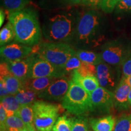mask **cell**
Wrapping results in <instances>:
<instances>
[{
	"label": "cell",
	"instance_id": "cell-1",
	"mask_svg": "<svg viewBox=\"0 0 131 131\" xmlns=\"http://www.w3.org/2000/svg\"><path fill=\"white\" fill-rule=\"evenodd\" d=\"M106 39L105 24L96 9L81 12L71 46L74 49L96 50L100 49Z\"/></svg>",
	"mask_w": 131,
	"mask_h": 131
},
{
	"label": "cell",
	"instance_id": "cell-2",
	"mask_svg": "<svg viewBox=\"0 0 131 131\" xmlns=\"http://www.w3.org/2000/svg\"><path fill=\"white\" fill-rule=\"evenodd\" d=\"M81 12L76 9L61 10L46 19L42 34L46 41L62 42L71 45Z\"/></svg>",
	"mask_w": 131,
	"mask_h": 131
},
{
	"label": "cell",
	"instance_id": "cell-3",
	"mask_svg": "<svg viewBox=\"0 0 131 131\" xmlns=\"http://www.w3.org/2000/svg\"><path fill=\"white\" fill-rule=\"evenodd\" d=\"M8 19L14 27L16 42L34 46L41 42L42 29L35 11L30 9L10 12Z\"/></svg>",
	"mask_w": 131,
	"mask_h": 131
},
{
	"label": "cell",
	"instance_id": "cell-4",
	"mask_svg": "<svg viewBox=\"0 0 131 131\" xmlns=\"http://www.w3.org/2000/svg\"><path fill=\"white\" fill-rule=\"evenodd\" d=\"M62 107L77 116L92 112L91 94L71 80L68 92L62 100Z\"/></svg>",
	"mask_w": 131,
	"mask_h": 131
},
{
	"label": "cell",
	"instance_id": "cell-5",
	"mask_svg": "<svg viewBox=\"0 0 131 131\" xmlns=\"http://www.w3.org/2000/svg\"><path fill=\"white\" fill-rule=\"evenodd\" d=\"M37 53L42 58L59 68H63L76 50L69 44L62 42H40Z\"/></svg>",
	"mask_w": 131,
	"mask_h": 131
},
{
	"label": "cell",
	"instance_id": "cell-6",
	"mask_svg": "<svg viewBox=\"0 0 131 131\" xmlns=\"http://www.w3.org/2000/svg\"><path fill=\"white\" fill-rule=\"evenodd\" d=\"M103 61L115 66H122L131 54V41L124 38L107 41L100 48Z\"/></svg>",
	"mask_w": 131,
	"mask_h": 131
},
{
	"label": "cell",
	"instance_id": "cell-7",
	"mask_svg": "<svg viewBox=\"0 0 131 131\" xmlns=\"http://www.w3.org/2000/svg\"><path fill=\"white\" fill-rule=\"evenodd\" d=\"M33 106L35 128L38 131L51 130L59 117V106L42 101H35Z\"/></svg>",
	"mask_w": 131,
	"mask_h": 131
},
{
	"label": "cell",
	"instance_id": "cell-8",
	"mask_svg": "<svg viewBox=\"0 0 131 131\" xmlns=\"http://www.w3.org/2000/svg\"><path fill=\"white\" fill-rule=\"evenodd\" d=\"M31 62L29 78L39 77L60 78L66 76L63 68L52 64L42 58L38 53L30 55Z\"/></svg>",
	"mask_w": 131,
	"mask_h": 131
},
{
	"label": "cell",
	"instance_id": "cell-9",
	"mask_svg": "<svg viewBox=\"0 0 131 131\" xmlns=\"http://www.w3.org/2000/svg\"><path fill=\"white\" fill-rule=\"evenodd\" d=\"M96 66L100 86L114 92L122 77V66H115L103 61Z\"/></svg>",
	"mask_w": 131,
	"mask_h": 131
},
{
	"label": "cell",
	"instance_id": "cell-10",
	"mask_svg": "<svg viewBox=\"0 0 131 131\" xmlns=\"http://www.w3.org/2000/svg\"><path fill=\"white\" fill-rule=\"evenodd\" d=\"M92 112L107 114L114 107V93L99 86L91 94Z\"/></svg>",
	"mask_w": 131,
	"mask_h": 131
},
{
	"label": "cell",
	"instance_id": "cell-11",
	"mask_svg": "<svg viewBox=\"0 0 131 131\" xmlns=\"http://www.w3.org/2000/svg\"><path fill=\"white\" fill-rule=\"evenodd\" d=\"M69 78L64 76L57 78L45 91L38 95V97L50 101H62L69 88Z\"/></svg>",
	"mask_w": 131,
	"mask_h": 131
},
{
	"label": "cell",
	"instance_id": "cell-12",
	"mask_svg": "<svg viewBox=\"0 0 131 131\" xmlns=\"http://www.w3.org/2000/svg\"><path fill=\"white\" fill-rule=\"evenodd\" d=\"M1 61H8L21 60L33 54V46L19 42H12L1 46Z\"/></svg>",
	"mask_w": 131,
	"mask_h": 131
},
{
	"label": "cell",
	"instance_id": "cell-13",
	"mask_svg": "<svg viewBox=\"0 0 131 131\" xmlns=\"http://www.w3.org/2000/svg\"><path fill=\"white\" fill-rule=\"evenodd\" d=\"M131 89L125 78L122 77L118 86L114 91V107L118 111H128L130 106L128 96Z\"/></svg>",
	"mask_w": 131,
	"mask_h": 131
},
{
	"label": "cell",
	"instance_id": "cell-14",
	"mask_svg": "<svg viewBox=\"0 0 131 131\" xmlns=\"http://www.w3.org/2000/svg\"><path fill=\"white\" fill-rule=\"evenodd\" d=\"M30 55L21 60L5 61L7 63L10 72L23 82L29 78L31 62Z\"/></svg>",
	"mask_w": 131,
	"mask_h": 131
},
{
	"label": "cell",
	"instance_id": "cell-15",
	"mask_svg": "<svg viewBox=\"0 0 131 131\" xmlns=\"http://www.w3.org/2000/svg\"><path fill=\"white\" fill-rule=\"evenodd\" d=\"M71 80L83 87L84 89L91 94L100 86L99 82L96 76H88L83 77L79 74L77 70H73L72 73Z\"/></svg>",
	"mask_w": 131,
	"mask_h": 131
},
{
	"label": "cell",
	"instance_id": "cell-16",
	"mask_svg": "<svg viewBox=\"0 0 131 131\" xmlns=\"http://www.w3.org/2000/svg\"><path fill=\"white\" fill-rule=\"evenodd\" d=\"M57 78L54 77H39L28 78L23 82V85L28 87L38 95L44 92Z\"/></svg>",
	"mask_w": 131,
	"mask_h": 131
},
{
	"label": "cell",
	"instance_id": "cell-17",
	"mask_svg": "<svg viewBox=\"0 0 131 131\" xmlns=\"http://www.w3.org/2000/svg\"><path fill=\"white\" fill-rule=\"evenodd\" d=\"M115 122V118L112 115L92 118L89 120L90 125L94 131H113Z\"/></svg>",
	"mask_w": 131,
	"mask_h": 131
},
{
	"label": "cell",
	"instance_id": "cell-18",
	"mask_svg": "<svg viewBox=\"0 0 131 131\" xmlns=\"http://www.w3.org/2000/svg\"><path fill=\"white\" fill-rule=\"evenodd\" d=\"M75 55L83 63L96 66L103 61L100 52H95L94 50L77 49L76 50Z\"/></svg>",
	"mask_w": 131,
	"mask_h": 131
},
{
	"label": "cell",
	"instance_id": "cell-19",
	"mask_svg": "<svg viewBox=\"0 0 131 131\" xmlns=\"http://www.w3.org/2000/svg\"><path fill=\"white\" fill-rule=\"evenodd\" d=\"M15 115L20 118L27 127L35 128L34 123V111L33 104L21 105L19 110Z\"/></svg>",
	"mask_w": 131,
	"mask_h": 131
},
{
	"label": "cell",
	"instance_id": "cell-20",
	"mask_svg": "<svg viewBox=\"0 0 131 131\" xmlns=\"http://www.w3.org/2000/svg\"><path fill=\"white\" fill-rule=\"evenodd\" d=\"M15 97L21 105L33 104L36 101L38 94L28 87L23 85L20 91L16 94Z\"/></svg>",
	"mask_w": 131,
	"mask_h": 131
},
{
	"label": "cell",
	"instance_id": "cell-21",
	"mask_svg": "<svg viewBox=\"0 0 131 131\" xmlns=\"http://www.w3.org/2000/svg\"><path fill=\"white\" fill-rule=\"evenodd\" d=\"M1 80L4 81L6 88L10 95H15L23 87V81L14 76L12 73Z\"/></svg>",
	"mask_w": 131,
	"mask_h": 131
},
{
	"label": "cell",
	"instance_id": "cell-22",
	"mask_svg": "<svg viewBox=\"0 0 131 131\" xmlns=\"http://www.w3.org/2000/svg\"><path fill=\"white\" fill-rule=\"evenodd\" d=\"M1 103L4 106L7 112L8 117L14 115L15 113L19 110L21 104L17 100L15 96L9 95L1 100Z\"/></svg>",
	"mask_w": 131,
	"mask_h": 131
},
{
	"label": "cell",
	"instance_id": "cell-23",
	"mask_svg": "<svg viewBox=\"0 0 131 131\" xmlns=\"http://www.w3.org/2000/svg\"><path fill=\"white\" fill-rule=\"evenodd\" d=\"M31 0H1L3 7L9 13L21 10L26 8V6L30 3Z\"/></svg>",
	"mask_w": 131,
	"mask_h": 131
},
{
	"label": "cell",
	"instance_id": "cell-24",
	"mask_svg": "<svg viewBox=\"0 0 131 131\" xmlns=\"http://www.w3.org/2000/svg\"><path fill=\"white\" fill-rule=\"evenodd\" d=\"M15 39V33L10 22H8L0 31V45L1 46L7 45Z\"/></svg>",
	"mask_w": 131,
	"mask_h": 131
},
{
	"label": "cell",
	"instance_id": "cell-25",
	"mask_svg": "<svg viewBox=\"0 0 131 131\" xmlns=\"http://www.w3.org/2000/svg\"><path fill=\"white\" fill-rule=\"evenodd\" d=\"M27 127L23 121L15 115L8 117L5 123L6 131H21Z\"/></svg>",
	"mask_w": 131,
	"mask_h": 131
},
{
	"label": "cell",
	"instance_id": "cell-26",
	"mask_svg": "<svg viewBox=\"0 0 131 131\" xmlns=\"http://www.w3.org/2000/svg\"><path fill=\"white\" fill-rule=\"evenodd\" d=\"M113 131H131V114H124L116 120Z\"/></svg>",
	"mask_w": 131,
	"mask_h": 131
},
{
	"label": "cell",
	"instance_id": "cell-27",
	"mask_svg": "<svg viewBox=\"0 0 131 131\" xmlns=\"http://www.w3.org/2000/svg\"><path fill=\"white\" fill-rule=\"evenodd\" d=\"M50 131H72V119L65 115L59 117Z\"/></svg>",
	"mask_w": 131,
	"mask_h": 131
},
{
	"label": "cell",
	"instance_id": "cell-28",
	"mask_svg": "<svg viewBox=\"0 0 131 131\" xmlns=\"http://www.w3.org/2000/svg\"><path fill=\"white\" fill-rule=\"evenodd\" d=\"M72 119V131H89L88 120L83 116L78 115Z\"/></svg>",
	"mask_w": 131,
	"mask_h": 131
},
{
	"label": "cell",
	"instance_id": "cell-29",
	"mask_svg": "<svg viewBox=\"0 0 131 131\" xmlns=\"http://www.w3.org/2000/svg\"><path fill=\"white\" fill-rule=\"evenodd\" d=\"M81 63L82 61L76 55L70 57L63 68L66 75H67L70 73H72L73 70L78 69L81 66Z\"/></svg>",
	"mask_w": 131,
	"mask_h": 131
},
{
	"label": "cell",
	"instance_id": "cell-30",
	"mask_svg": "<svg viewBox=\"0 0 131 131\" xmlns=\"http://www.w3.org/2000/svg\"><path fill=\"white\" fill-rule=\"evenodd\" d=\"M77 70L79 74L83 77L96 75V66L92 64H88L82 62L81 66Z\"/></svg>",
	"mask_w": 131,
	"mask_h": 131
},
{
	"label": "cell",
	"instance_id": "cell-31",
	"mask_svg": "<svg viewBox=\"0 0 131 131\" xmlns=\"http://www.w3.org/2000/svg\"><path fill=\"white\" fill-rule=\"evenodd\" d=\"M119 0H103L101 4V9L103 12L111 13L115 9L116 6L118 3Z\"/></svg>",
	"mask_w": 131,
	"mask_h": 131
},
{
	"label": "cell",
	"instance_id": "cell-32",
	"mask_svg": "<svg viewBox=\"0 0 131 131\" xmlns=\"http://www.w3.org/2000/svg\"><path fill=\"white\" fill-rule=\"evenodd\" d=\"M115 9L117 12H131V0H119Z\"/></svg>",
	"mask_w": 131,
	"mask_h": 131
},
{
	"label": "cell",
	"instance_id": "cell-33",
	"mask_svg": "<svg viewBox=\"0 0 131 131\" xmlns=\"http://www.w3.org/2000/svg\"><path fill=\"white\" fill-rule=\"evenodd\" d=\"M131 75V54L122 65V76L127 77Z\"/></svg>",
	"mask_w": 131,
	"mask_h": 131
},
{
	"label": "cell",
	"instance_id": "cell-34",
	"mask_svg": "<svg viewBox=\"0 0 131 131\" xmlns=\"http://www.w3.org/2000/svg\"><path fill=\"white\" fill-rule=\"evenodd\" d=\"M103 0H83L82 4L92 9H98L101 7Z\"/></svg>",
	"mask_w": 131,
	"mask_h": 131
},
{
	"label": "cell",
	"instance_id": "cell-35",
	"mask_svg": "<svg viewBox=\"0 0 131 131\" xmlns=\"http://www.w3.org/2000/svg\"><path fill=\"white\" fill-rule=\"evenodd\" d=\"M9 93L7 91V88H6V84H5L4 81L3 80H0V98L3 99V98L6 97V96L9 95Z\"/></svg>",
	"mask_w": 131,
	"mask_h": 131
},
{
	"label": "cell",
	"instance_id": "cell-36",
	"mask_svg": "<svg viewBox=\"0 0 131 131\" xmlns=\"http://www.w3.org/2000/svg\"><path fill=\"white\" fill-rule=\"evenodd\" d=\"M63 4L68 6H74L77 4H82L83 0H60Z\"/></svg>",
	"mask_w": 131,
	"mask_h": 131
},
{
	"label": "cell",
	"instance_id": "cell-37",
	"mask_svg": "<svg viewBox=\"0 0 131 131\" xmlns=\"http://www.w3.org/2000/svg\"><path fill=\"white\" fill-rule=\"evenodd\" d=\"M5 19V12L4 10L1 8V10H0V26L1 27L2 26L3 23H4Z\"/></svg>",
	"mask_w": 131,
	"mask_h": 131
},
{
	"label": "cell",
	"instance_id": "cell-38",
	"mask_svg": "<svg viewBox=\"0 0 131 131\" xmlns=\"http://www.w3.org/2000/svg\"><path fill=\"white\" fill-rule=\"evenodd\" d=\"M124 78H125L127 84H128L131 88V75H129V76L127 77H126V78L124 77Z\"/></svg>",
	"mask_w": 131,
	"mask_h": 131
},
{
	"label": "cell",
	"instance_id": "cell-39",
	"mask_svg": "<svg viewBox=\"0 0 131 131\" xmlns=\"http://www.w3.org/2000/svg\"><path fill=\"white\" fill-rule=\"evenodd\" d=\"M21 131H35V129L34 128V127H26L25 129H24L23 130H22Z\"/></svg>",
	"mask_w": 131,
	"mask_h": 131
},
{
	"label": "cell",
	"instance_id": "cell-40",
	"mask_svg": "<svg viewBox=\"0 0 131 131\" xmlns=\"http://www.w3.org/2000/svg\"><path fill=\"white\" fill-rule=\"evenodd\" d=\"M128 100H129V104H130V108H131V89H130V92H129V94Z\"/></svg>",
	"mask_w": 131,
	"mask_h": 131
},
{
	"label": "cell",
	"instance_id": "cell-41",
	"mask_svg": "<svg viewBox=\"0 0 131 131\" xmlns=\"http://www.w3.org/2000/svg\"><path fill=\"white\" fill-rule=\"evenodd\" d=\"M89 131H93V130H89Z\"/></svg>",
	"mask_w": 131,
	"mask_h": 131
}]
</instances>
